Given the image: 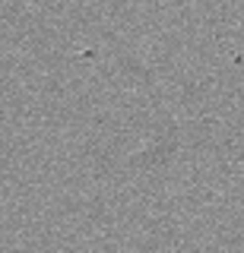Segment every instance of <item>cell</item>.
Returning a JSON list of instances; mask_svg holds the SVG:
<instances>
[]
</instances>
